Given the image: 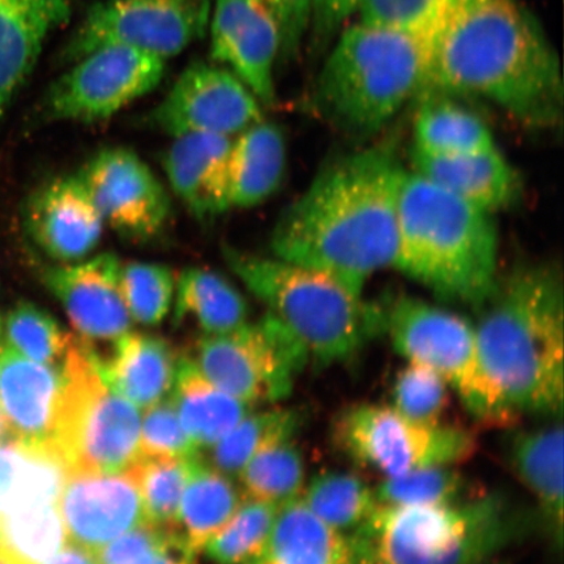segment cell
I'll return each mask as SVG.
<instances>
[{
    "label": "cell",
    "mask_w": 564,
    "mask_h": 564,
    "mask_svg": "<svg viewBox=\"0 0 564 564\" xmlns=\"http://www.w3.org/2000/svg\"><path fill=\"white\" fill-rule=\"evenodd\" d=\"M406 172L397 137L366 141L328 161L282 210L271 238L274 258L364 292L373 273L393 265Z\"/></svg>",
    "instance_id": "1"
},
{
    "label": "cell",
    "mask_w": 564,
    "mask_h": 564,
    "mask_svg": "<svg viewBox=\"0 0 564 564\" xmlns=\"http://www.w3.org/2000/svg\"><path fill=\"white\" fill-rule=\"evenodd\" d=\"M432 91L485 98L524 126H554L562 115L558 55L517 0H443L417 96Z\"/></svg>",
    "instance_id": "2"
},
{
    "label": "cell",
    "mask_w": 564,
    "mask_h": 564,
    "mask_svg": "<svg viewBox=\"0 0 564 564\" xmlns=\"http://www.w3.org/2000/svg\"><path fill=\"white\" fill-rule=\"evenodd\" d=\"M475 326L486 373L507 405L562 417L564 292L553 265L524 267L498 281Z\"/></svg>",
    "instance_id": "3"
},
{
    "label": "cell",
    "mask_w": 564,
    "mask_h": 564,
    "mask_svg": "<svg viewBox=\"0 0 564 564\" xmlns=\"http://www.w3.org/2000/svg\"><path fill=\"white\" fill-rule=\"evenodd\" d=\"M498 251L491 212L406 172L392 267L441 300L479 307L498 284Z\"/></svg>",
    "instance_id": "4"
},
{
    "label": "cell",
    "mask_w": 564,
    "mask_h": 564,
    "mask_svg": "<svg viewBox=\"0 0 564 564\" xmlns=\"http://www.w3.org/2000/svg\"><path fill=\"white\" fill-rule=\"evenodd\" d=\"M535 523L502 492L446 506H378L349 534L352 564H481Z\"/></svg>",
    "instance_id": "5"
},
{
    "label": "cell",
    "mask_w": 564,
    "mask_h": 564,
    "mask_svg": "<svg viewBox=\"0 0 564 564\" xmlns=\"http://www.w3.org/2000/svg\"><path fill=\"white\" fill-rule=\"evenodd\" d=\"M336 39L316 77L313 106L336 131L366 143L419 95L426 32L359 21Z\"/></svg>",
    "instance_id": "6"
},
{
    "label": "cell",
    "mask_w": 564,
    "mask_h": 564,
    "mask_svg": "<svg viewBox=\"0 0 564 564\" xmlns=\"http://www.w3.org/2000/svg\"><path fill=\"white\" fill-rule=\"evenodd\" d=\"M225 262L322 368L348 361L386 335L388 306L333 274L278 258L224 249Z\"/></svg>",
    "instance_id": "7"
},
{
    "label": "cell",
    "mask_w": 564,
    "mask_h": 564,
    "mask_svg": "<svg viewBox=\"0 0 564 564\" xmlns=\"http://www.w3.org/2000/svg\"><path fill=\"white\" fill-rule=\"evenodd\" d=\"M61 369L52 442L68 470L119 474L129 469L140 456L138 406L106 384L94 348L80 338L70 335Z\"/></svg>",
    "instance_id": "8"
},
{
    "label": "cell",
    "mask_w": 564,
    "mask_h": 564,
    "mask_svg": "<svg viewBox=\"0 0 564 564\" xmlns=\"http://www.w3.org/2000/svg\"><path fill=\"white\" fill-rule=\"evenodd\" d=\"M386 335L406 362L425 366L446 380L465 411L481 425L511 427L520 419L486 373L475 326L463 316L403 297L388 305Z\"/></svg>",
    "instance_id": "9"
},
{
    "label": "cell",
    "mask_w": 564,
    "mask_h": 564,
    "mask_svg": "<svg viewBox=\"0 0 564 564\" xmlns=\"http://www.w3.org/2000/svg\"><path fill=\"white\" fill-rule=\"evenodd\" d=\"M330 440L349 460L384 478L427 467H457L477 451L467 429L421 425L391 405L357 403L344 408L330 427Z\"/></svg>",
    "instance_id": "10"
},
{
    "label": "cell",
    "mask_w": 564,
    "mask_h": 564,
    "mask_svg": "<svg viewBox=\"0 0 564 564\" xmlns=\"http://www.w3.org/2000/svg\"><path fill=\"white\" fill-rule=\"evenodd\" d=\"M189 359L209 383L250 408L286 399L310 362L297 338L270 313L231 333L203 335Z\"/></svg>",
    "instance_id": "11"
},
{
    "label": "cell",
    "mask_w": 564,
    "mask_h": 564,
    "mask_svg": "<svg viewBox=\"0 0 564 564\" xmlns=\"http://www.w3.org/2000/svg\"><path fill=\"white\" fill-rule=\"evenodd\" d=\"M212 0H101L70 35L61 61L73 65L105 46H127L169 59L206 34Z\"/></svg>",
    "instance_id": "12"
},
{
    "label": "cell",
    "mask_w": 564,
    "mask_h": 564,
    "mask_svg": "<svg viewBox=\"0 0 564 564\" xmlns=\"http://www.w3.org/2000/svg\"><path fill=\"white\" fill-rule=\"evenodd\" d=\"M166 61L127 46H105L70 65L48 89L53 121L96 123L151 94L164 79Z\"/></svg>",
    "instance_id": "13"
},
{
    "label": "cell",
    "mask_w": 564,
    "mask_h": 564,
    "mask_svg": "<svg viewBox=\"0 0 564 564\" xmlns=\"http://www.w3.org/2000/svg\"><path fill=\"white\" fill-rule=\"evenodd\" d=\"M77 175L105 225L127 239L150 241L171 221L172 200L165 186L129 148H105Z\"/></svg>",
    "instance_id": "14"
},
{
    "label": "cell",
    "mask_w": 564,
    "mask_h": 564,
    "mask_svg": "<svg viewBox=\"0 0 564 564\" xmlns=\"http://www.w3.org/2000/svg\"><path fill=\"white\" fill-rule=\"evenodd\" d=\"M260 105L231 70L196 62L183 70L150 119L152 126L173 138L187 133L231 138L262 121Z\"/></svg>",
    "instance_id": "15"
},
{
    "label": "cell",
    "mask_w": 564,
    "mask_h": 564,
    "mask_svg": "<svg viewBox=\"0 0 564 564\" xmlns=\"http://www.w3.org/2000/svg\"><path fill=\"white\" fill-rule=\"evenodd\" d=\"M121 268V260L111 252L42 268L44 285L65 310L80 340L90 345L115 343L131 330Z\"/></svg>",
    "instance_id": "16"
},
{
    "label": "cell",
    "mask_w": 564,
    "mask_h": 564,
    "mask_svg": "<svg viewBox=\"0 0 564 564\" xmlns=\"http://www.w3.org/2000/svg\"><path fill=\"white\" fill-rule=\"evenodd\" d=\"M212 11V58L228 65L260 104L273 105L280 34L272 13L260 0H216Z\"/></svg>",
    "instance_id": "17"
},
{
    "label": "cell",
    "mask_w": 564,
    "mask_h": 564,
    "mask_svg": "<svg viewBox=\"0 0 564 564\" xmlns=\"http://www.w3.org/2000/svg\"><path fill=\"white\" fill-rule=\"evenodd\" d=\"M58 507L67 538L91 553L147 521L138 485L127 470L68 471Z\"/></svg>",
    "instance_id": "18"
},
{
    "label": "cell",
    "mask_w": 564,
    "mask_h": 564,
    "mask_svg": "<svg viewBox=\"0 0 564 564\" xmlns=\"http://www.w3.org/2000/svg\"><path fill=\"white\" fill-rule=\"evenodd\" d=\"M28 235L58 264L80 262L101 243L105 223L79 175H61L35 189L24 207Z\"/></svg>",
    "instance_id": "19"
},
{
    "label": "cell",
    "mask_w": 564,
    "mask_h": 564,
    "mask_svg": "<svg viewBox=\"0 0 564 564\" xmlns=\"http://www.w3.org/2000/svg\"><path fill=\"white\" fill-rule=\"evenodd\" d=\"M232 140L217 133L176 137L162 158L169 186L197 220L230 209L229 161Z\"/></svg>",
    "instance_id": "20"
},
{
    "label": "cell",
    "mask_w": 564,
    "mask_h": 564,
    "mask_svg": "<svg viewBox=\"0 0 564 564\" xmlns=\"http://www.w3.org/2000/svg\"><path fill=\"white\" fill-rule=\"evenodd\" d=\"M61 365L32 361L0 347V415L12 438L51 442L62 391Z\"/></svg>",
    "instance_id": "21"
},
{
    "label": "cell",
    "mask_w": 564,
    "mask_h": 564,
    "mask_svg": "<svg viewBox=\"0 0 564 564\" xmlns=\"http://www.w3.org/2000/svg\"><path fill=\"white\" fill-rule=\"evenodd\" d=\"M80 0H0V118Z\"/></svg>",
    "instance_id": "22"
},
{
    "label": "cell",
    "mask_w": 564,
    "mask_h": 564,
    "mask_svg": "<svg viewBox=\"0 0 564 564\" xmlns=\"http://www.w3.org/2000/svg\"><path fill=\"white\" fill-rule=\"evenodd\" d=\"M413 172L477 208L492 212L517 197L519 178L496 148L435 154L412 150Z\"/></svg>",
    "instance_id": "23"
},
{
    "label": "cell",
    "mask_w": 564,
    "mask_h": 564,
    "mask_svg": "<svg viewBox=\"0 0 564 564\" xmlns=\"http://www.w3.org/2000/svg\"><path fill=\"white\" fill-rule=\"evenodd\" d=\"M94 352L106 384L138 408L158 404L173 390L181 358L162 337L129 330L108 358Z\"/></svg>",
    "instance_id": "24"
},
{
    "label": "cell",
    "mask_w": 564,
    "mask_h": 564,
    "mask_svg": "<svg viewBox=\"0 0 564 564\" xmlns=\"http://www.w3.org/2000/svg\"><path fill=\"white\" fill-rule=\"evenodd\" d=\"M564 435L560 422L513 434L509 460L514 475L539 505L547 532L562 547L564 521Z\"/></svg>",
    "instance_id": "25"
},
{
    "label": "cell",
    "mask_w": 564,
    "mask_h": 564,
    "mask_svg": "<svg viewBox=\"0 0 564 564\" xmlns=\"http://www.w3.org/2000/svg\"><path fill=\"white\" fill-rule=\"evenodd\" d=\"M68 471L52 441L0 443V517L58 503Z\"/></svg>",
    "instance_id": "26"
},
{
    "label": "cell",
    "mask_w": 564,
    "mask_h": 564,
    "mask_svg": "<svg viewBox=\"0 0 564 564\" xmlns=\"http://www.w3.org/2000/svg\"><path fill=\"white\" fill-rule=\"evenodd\" d=\"M232 140L229 161L230 209L260 206L276 194L286 172V140L281 127L264 119Z\"/></svg>",
    "instance_id": "27"
},
{
    "label": "cell",
    "mask_w": 564,
    "mask_h": 564,
    "mask_svg": "<svg viewBox=\"0 0 564 564\" xmlns=\"http://www.w3.org/2000/svg\"><path fill=\"white\" fill-rule=\"evenodd\" d=\"M256 564H352L349 534L336 531L301 498L280 507L265 552Z\"/></svg>",
    "instance_id": "28"
},
{
    "label": "cell",
    "mask_w": 564,
    "mask_h": 564,
    "mask_svg": "<svg viewBox=\"0 0 564 564\" xmlns=\"http://www.w3.org/2000/svg\"><path fill=\"white\" fill-rule=\"evenodd\" d=\"M171 398L183 429L199 453L224 438L250 409L209 383L189 357L180 359Z\"/></svg>",
    "instance_id": "29"
},
{
    "label": "cell",
    "mask_w": 564,
    "mask_h": 564,
    "mask_svg": "<svg viewBox=\"0 0 564 564\" xmlns=\"http://www.w3.org/2000/svg\"><path fill=\"white\" fill-rule=\"evenodd\" d=\"M243 492L197 454L181 500L175 531L197 553L221 532L243 502Z\"/></svg>",
    "instance_id": "30"
},
{
    "label": "cell",
    "mask_w": 564,
    "mask_h": 564,
    "mask_svg": "<svg viewBox=\"0 0 564 564\" xmlns=\"http://www.w3.org/2000/svg\"><path fill=\"white\" fill-rule=\"evenodd\" d=\"M174 322L192 319L204 335L231 333L249 322V303L221 273L188 267L175 281Z\"/></svg>",
    "instance_id": "31"
},
{
    "label": "cell",
    "mask_w": 564,
    "mask_h": 564,
    "mask_svg": "<svg viewBox=\"0 0 564 564\" xmlns=\"http://www.w3.org/2000/svg\"><path fill=\"white\" fill-rule=\"evenodd\" d=\"M414 118L415 150L435 154L488 151L496 148L492 133L481 118L453 96L422 94Z\"/></svg>",
    "instance_id": "32"
},
{
    "label": "cell",
    "mask_w": 564,
    "mask_h": 564,
    "mask_svg": "<svg viewBox=\"0 0 564 564\" xmlns=\"http://www.w3.org/2000/svg\"><path fill=\"white\" fill-rule=\"evenodd\" d=\"M302 415L293 409H272L246 415L214 446L199 453L204 463L228 477H238L246 464L268 444L294 438L301 427Z\"/></svg>",
    "instance_id": "33"
},
{
    "label": "cell",
    "mask_w": 564,
    "mask_h": 564,
    "mask_svg": "<svg viewBox=\"0 0 564 564\" xmlns=\"http://www.w3.org/2000/svg\"><path fill=\"white\" fill-rule=\"evenodd\" d=\"M300 498L316 518L343 533L356 531L379 506L376 491L364 478L340 470L316 475Z\"/></svg>",
    "instance_id": "34"
},
{
    "label": "cell",
    "mask_w": 564,
    "mask_h": 564,
    "mask_svg": "<svg viewBox=\"0 0 564 564\" xmlns=\"http://www.w3.org/2000/svg\"><path fill=\"white\" fill-rule=\"evenodd\" d=\"M58 503L0 517V563L44 564L66 545Z\"/></svg>",
    "instance_id": "35"
},
{
    "label": "cell",
    "mask_w": 564,
    "mask_h": 564,
    "mask_svg": "<svg viewBox=\"0 0 564 564\" xmlns=\"http://www.w3.org/2000/svg\"><path fill=\"white\" fill-rule=\"evenodd\" d=\"M294 438L268 444L239 474L245 498L278 506L301 497L305 460Z\"/></svg>",
    "instance_id": "36"
},
{
    "label": "cell",
    "mask_w": 564,
    "mask_h": 564,
    "mask_svg": "<svg viewBox=\"0 0 564 564\" xmlns=\"http://www.w3.org/2000/svg\"><path fill=\"white\" fill-rule=\"evenodd\" d=\"M194 458L140 455L127 469L138 485L148 523L175 529Z\"/></svg>",
    "instance_id": "37"
},
{
    "label": "cell",
    "mask_w": 564,
    "mask_h": 564,
    "mask_svg": "<svg viewBox=\"0 0 564 564\" xmlns=\"http://www.w3.org/2000/svg\"><path fill=\"white\" fill-rule=\"evenodd\" d=\"M376 491L379 506H446L478 496L457 467H427L387 477Z\"/></svg>",
    "instance_id": "38"
},
{
    "label": "cell",
    "mask_w": 564,
    "mask_h": 564,
    "mask_svg": "<svg viewBox=\"0 0 564 564\" xmlns=\"http://www.w3.org/2000/svg\"><path fill=\"white\" fill-rule=\"evenodd\" d=\"M281 506L245 498L228 525L204 549L216 564H256L270 541Z\"/></svg>",
    "instance_id": "39"
},
{
    "label": "cell",
    "mask_w": 564,
    "mask_h": 564,
    "mask_svg": "<svg viewBox=\"0 0 564 564\" xmlns=\"http://www.w3.org/2000/svg\"><path fill=\"white\" fill-rule=\"evenodd\" d=\"M175 274L160 263H122L121 288L132 322L147 327L159 326L172 312Z\"/></svg>",
    "instance_id": "40"
},
{
    "label": "cell",
    "mask_w": 564,
    "mask_h": 564,
    "mask_svg": "<svg viewBox=\"0 0 564 564\" xmlns=\"http://www.w3.org/2000/svg\"><path fill=\"white\" fill-rule=\"evenodd\" d=\"M2 333L10 348L46 365H61L70 338L54 316L31 302H20L11 310Z\"/></svg>",
    "instance_id": "41"
},
{
    "label": "cell",
    "mask_w": 564,
    "mask_h": 564,
    "mask_svg": "<svg viewBox=\"0 0 564 564\" xmlns=\"http://www.w3.org/2000/svg\"><path fill=\"white\" fill-rule=\"evenodd\" d=\"M451 392L446 380L438 373L425 366L406 362L394 378L391 406L421 425H441Z\"/></svg>",
    "instance_id": "42"
},
{
    "label": "cell",
    "mask_w": 564,
    "mask_h": 564,
    "mask_svg": "<svg viewBox=\"0 0 564 564\" xmlns=\"http://www.w3.org/2000/svg\"><path fill=\"white\" fill-rule=\"evenodd\" d=\"M139 453L141 456L164 457H194L199 454L183 429L172 399L148 408L141 422Z\"/></svg>",
    "instance_id": "43"
},
{
    "label": "cell",
    "mask_w": 564,
    "mask_h": 564,
    "mask_svg": "<svg viewBox=\"0 0 564 564\" xmlns=\"http://www.w3.org/2000/svg\"><path fill=\"white\" fill-rule=\"evenodd\" d=\"M443 0H364L359 7L362 23L426 32Z\"/></svg>",
    "instance_id": "44"
},
{
    "label": "cell",
    "mask_w": 564,
    "mask_h": 564,
    "mask_svg": "<svg viewBox=\"0 0 564 564\" xmlns=\"http://www.w3.org/2000/svg\"><path fill=\"white\" fill-rule=\"evenodd\" d=\"M276 21L280 34L279 59H293L301 51L312 19V0H260Z\"/></svg>",
    "instance_id": "45"
},
{
    "label": "cell",
    "mask_w": 564,
    "mask_h": 564,
    "mask_svg": "<svg viewBox=\"0 0 564 564\" xmlns=\"http://www.w3.org/2000/svg\"><path fill=\"white\" fill-rule=\"evenodd\" d=\"M364 0H312L310 19V52L326 53L352 13Z\"/></svg>",
    "instance_id": "46"
},
{
    "label": "cell",
    "mask_w": 564,
    "mask_h": 564,
    "mask_svg": "<svg viewBox=\"0 0 564 564\" xmlns=\"http://www.w3.org/2000/svg\"><path fill=\"white\" fill-rule=\"evenodd\" d=\"M195 555L175 529H166L123 564H196Z\"/></svg>",
    "instance_id": "47"
},
{
    "label": "cell",
    "mask_w": 564,
    "mask_h": 564,
    "mask_svg": "<svg viewBox=\"0 0 564 564\" xmlns=\"http://www.w3.org/2000/svg\"><path fill=\"white\" fill-rule=\"evenodd\" d=\"M44 564H98V562L96 554L70 542V545L63 546Z\"/></svg>",
    "instance_id": "48"
},
{
    "label": "cell",
    "mask_w": 564,
    "mask_h": 564,
    "mask_svg": "<svg viewBox=\"0 0 564 564\" xmlns=\"http://www.w3.org/2000/svg\"><path fill=\"white\" fill-rule=\"evenodd\" d=\"M4 432H6L4 422H3L2 415H0V436H3Z\"/></svg>",
    "instance_id": "49"
},
{
    "label": "cell",
    "mask_w": 564,
    "mask_h": 564,
    "mask_svg": "<svg viewBox=\"0 0 564 564\" xmlns=\"http://www.w3.org/2000/svg\"><path fill=\"white\" fill-rule=\"evenodd\" d=\"M481 564H505V563H502V562H498V561H494V558H492V560H490V561H486V562H484V563H481Z\"/></svg>",
    "instance_id": "50"
},
{
    "label": "cell",
    "mask_w": 564,
    "mask_h": 564,
    "mask_svg": "<svg viewBox=\"0 0 564 564\" xmlns=\"http://www.w3.org/2000/svg\"><path fill=\"white\" fill-rule=\"evenodd\" d=\"M2 329H3V324H2V319H0V335H2Z\"/></svg>",
    "instance_id": "51"
},
{
    "label": "cell",
    "mask_w": 564,
    "mask_h": 564,
    "mask_svg": "<svg viewBox=\"0 0 564 564\" xmlns=\"http://www.w3.org/2000/svg\"><path fill=\"white\" fill-rule=\"evenodd\" d=\"M3 436H0V441H2Z\"/></svg>",
    "instance_id": "52"
}]
</instances>
